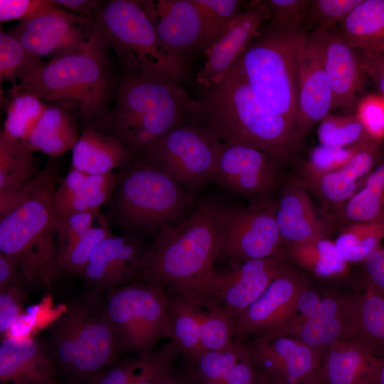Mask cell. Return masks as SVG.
Returning <instances> with one entry per match:
<instances>
[{"mask_svg":"<svg viewBox=\"0 0 384 384\" xmlns=\"http://www.w3.org/2000/svg\"><path fill=\"white\" fill-rule=\"evenodd\" d=\"M221 208L203 201L180 221L161 227L143 252L137 281L191 299H208L218 272Z\"/></svg>","mask_w":384,"mask_h":384,"instance_id":"1","label":"cell"},{"mask_svg":"<svg viewBox=\"0 0 384 384\" xmlns=\"http://www.w3.org/2000/svg\"><path fill=\"white\" fill-rule=\"evenodd\" d=\"M203 106L180 84L142 72H121L114 102L93 125L144 155L177 127L202 120Z\"/></svg>","mask_w":384,"mask_h":384,"instance_id":"2","label":"cell"},{"mask_svg":"<svg viewBox=\"0 0 384 384\" xmlns=\"http://www.w3.org/2000/svg\"><path fill=\"white\" fill-rule=\"evenodd\" d=\"M111 50L95 23L82 45L45 62L17 85L43 101L65 108L83 127L93 125L111 106L119 80Z\"/></svg>","mask_w":384,"mask_h":384,"instance_id":"3","label":"cell"},{"mask_svg":"<svg viewBox=\"0 0 384 384\" xmlns=\"http://www.w3.org/2000/svg\"><path fill=\"white\" fill-rule=\"evenodd\" d=\"M55 159L50 158L30 183L18 206L0 218V254L15 262L26 285H50L58 274L60 220L54 203L59 182Z\"/></svg>","mask_w":384,"mask_h":384,"instance_id":"4","label":"cell"},{"mask_svg":"<svg viewBox=\"0 0 384 384\" xmlns=\"http://www.w3.org/2000/svg\"><path fill=\"white\" fill-rule=\"evenodd\" d=\"M202 93V120L221 142L255 147L281 163L300 147L297 128L260 102L235 65L219 85Z\"/></svg>","mask_w":384,"mask_h":384,"instance_id":"5","label":"cell"},{"mask_svg":"<svg viewBox=\"0 0 384 384\" xmlns=\"http://www.w3.org/2000/svg\"><path fill=\"white\" fill-rule=\"evenodd\" d=\"M306 36L303 26L266 21L235 64L260 102L296 128L299 56Z\"/></svg>","mask_w":384,"mask_h":384,"instance_id":"6","label":"cell"},{"mask_svg":"<svg viewBox=\"0 0 384 384\" xmlns=\"http://www.w3.org/2000/svg\"><path fill=\"white\" fill-rule=\"evenodd\" d=\"M48 351L58 369L87 380L116 361L117 338L101 292L91 289L52 324Z\"/></svg>","mask_w":384,"mask_h":384,"instance_id":"7","label":"cell"},{"mask_svg":"<svg viewBox=\"0 0 384 384\" xmlns=\"http://www.w3.org/2000/svg\"><path fill=\"white\" fill-rule=\"evenodd\" d=\"M112 213L129 231L148 233L182 220L194 195L164 170L142 156L120 168Z\"/></svg>","mask_w":384,"mask_h":384,"instance_id":"8","label":"cell"},{"mask_svg":"<svg viewBox=\"0 0 384 384\" xmlns=\"http://www.w3.org/2000/svg\"><path fill=\"white\" fill-rule=\"evenodd\" d=\"M95 21L117 58L121 72H142L180 84L186 65L162 48L156 23V4L151 1H105Z\"/></svg>","mask_w":384,"mask_h":384,"instance_id":"9","label":"cell"},{"mask_svg":"<svg viewBox=\"0 0 384 384\" xmlns=\"http://www.w3.org/2000/svg\"><path fill=\"white\" fill-rule=\"evenodd\" d=\"M105 308L117 338L118 353L149 356L162 338H174L166 290L143 281L107 292Z\"/></svg>","mask_w":384,"mask_h":384,"instance_id":"10","label":"cell"},{"mask_svg":"<svg viewBox=\"0 0 384 384\" xmlns=\"http://www.w3.org/2000/svg\"><path fill=\"white\" fill-rule=\"evenodd\" d=\"M221 142L203 122L171 130L142 156L193 192L213 181Z\"/></svg>","mask_w":384,"mask_h":384,"instance_id":"11","label":"cell"},{"mask_svg":"<svg viewBox=\"0 0 384 384\" xmlns=\"http://www.w3.org/2000/svg\"><path fill=\"white\" fill-rule=\"evenodd\" d=\"M219 255L238 265L252 260L285 257L274 204H222Z\"/></svg>","mask_w":384,"mask_h":384,"instance_id":"12","label":"cell"},{"mask_svg":"<svg viewBox=\"0 0 384 384\" xmlns=\"http://www.w3.org/2000/svg\"><path fill=\"white\" fill-rule=\"evenodd\" d=\"M282 164L270 154L244 144L221 142L213 181L252 205H270L265 199L278 185Z\"/></svg>","mask_w":384,"mask_h":384,"instance_id":"13","label":"cell"},{"mask_svg":"<svg viewBox=\"0 0 384 384\" xmlns=\"http://www.w3.org/2000/svg\"><path fill=\"white\" fill-rule=\"evenodd\" d=\"M256 366L270 377L290 384H321L324 353L288 334L271 332L246 346Z\"/></svg>","mask_w":384,"mask_h":384,"instance_id":"14","label":"cell"},{"mask_svg":"<svg viewBox=\"0 0 384 384\" xmlns=\"http://www.w3.org/2000/svg\"><path fill=\"white\" fill-rule=\"evenodd\" d=\"M95 23L58 6L19 22L10 33L37 56L53 58L82 45Z\"/></svg>","mask_w":384,"mask_h":384,"instance_id":"15","label":"cell"},{"mask_svg":"<svg viewBox=\"0 0 384 384\" xmlns=\"http://www.w3.org/2000/svg\"><path fill=\"white\" fill-rule=\"evenodd\" d=\"M306 286L286 262L260 297L236 318V339L263 335L283 326L294 316L298 296Z\"/></svg>","mask_w":384,"mask_h":384,"instance_id":"16","label":"cell"},{"mask_svg":"<svg viewBox=\"0 0 384 384\" xmlns=\"http://www.w3.org/2000/svg\"><path fill=\"white\" fill-rule=\"evenodd\" d=\"M156 31L164 50L186 65L195 53L206 52L215 37L192 0H163L156 3Z\"/></svg>","mask_w":384,"mask_h":384,"instance_id":"17","label":"cell"},{"mask_svg":"<svg viewBox=\"0 0 384 384\" xmlns=\"http://www.w3.org/2000/svg\"><path fill=\"white\" fill-rule=\"evenodd\" d=\"M267 19L263 1L247 4L205 52L206 61L197 75L201 90L219 85L258 34Z\"/></svg>","mask_w":384,"mask_h":384,"instance_id":"18","label":"cell"},{"mask_svg":"<svg viewBox=\"0 0 384 384\" xmlns=\"http://www.w3.org/2000/svg\"><path fill=\"white\" fill-rule=\"evenodd\" d=\"M144 249L134 235L112 233L94 249L80 277L101 292L137 281Z\"/></svg>","mask_w":384,"mask_h":384,"instance_id":"19","label":"cell"},{"mask_svg":"<svg viewBox=\"0 0 384 384\" xmlns=\"http://www.w3.org/2000/svg\"><path fill=\"white\" fill-rule=\"evenodd\" d=\"M285 257L252 260L217 272L208 299L225 306L235 318L250 306L286 264Z\"/></svg>","mask_w":384,"mask_h":384,"instance_id":"20","label":"cell"},{"mask_svg":"<svg viewBox=\"0 0 384 384\" xmlns=\"http://www.w3.org/2000/svg\"><path fill=\"white\" fill-rule=\"evenodd\" d=\"M333 110L331 89L310 33L304 38L299 56L297 129L300 139Z\"/></svg>","mask_w":384,"mask_h":384,"instance_id":"21","label":"cell"},{"mask_svg":"<svg viewBox=\"0 0 384 384\" xmlns=\"http://www.w3.org/2000/svg\"><path fill=\"white\" fill-rule=\"evenodd\" d=\"M311 33L331 89L334 110L356 105L357 95L362 89L365 75L356 50L333 29H316Z\"/></svg>","mask_w":384,"mask_h":384,"instance_id":"22","label":"cell"},{"mask_svg":"<svg viewBox=\"0 0 384 384\" xmlns=\"http://www.w3.org/2000/svg\"><path fill=\"white\" fill-rule=\"evenodd\" d=\"M58 369L48 351L33 338L3 336L1 384H56Z\"/></svg>","mask_w":384,"mask_h":384,"instance_id":"23","label":"cell"},{"mask_svg":"<svg viewBox=\"0 0 384 384\" xmlns=\"http://www.w3.org/2000/svg\"><path fill=\"white\" fill-rule=\"evenodd\" d=\"M274 207L284 247L325 237L324 226L318 218L309 196L301 186L286 184Z\"/></svg>","mask_w":384,"mask_h":384,"instance_id":"24","label":"cell"},{"mask_svg":"<svg viewBox=\"0 0 384 384\" xmlns=\"http://www.w3.org/2000/svg\"><path fill=\"white\" fill-rule=\"evenodd\" d=\"M383 154L382 142L367 138L341 168L309 180L324 202L341 207L376 166Z\"/></svg>","mask_w":384,"mask_h":384,"instance_id":"25","label":"cell"},{"mask_svg":"<svg viewBox=\"0 0 384 384\" xmlns=\"http://www.w3.org/2000/svg\"><path fill=\"white\" fill-rule=\"evenodd\" d=\"M198 384H257L261 380L247 346L235 339L224 348L203 353L195 360Z\"/></svg>","mask_w":384,"mask_h":384,"instance_id":"26","label":"cell"},{"mask_svg":"<svg viewBox=\"0 0 384 384\" xmlns=\"http://www.w3.org/2000/svg\"><path fill=\"white\" fill-rule=\"evenodd\" d=\"M380 358L362 345L341 339L324 353L319 370L321 384H371Z\"/></svg>","mask_w":384,"mask_h":384,"instance_id":"27","label":"cell"},{"mask_svg":"<svg viewBox=\"0 0 384 384\" xmlns=\"http://www.w3.org/2000/svg\"><path fill=\"white\" fill-rule=\"evenodd\" d=\"M347 320L348 301L328 297L321 299L318 309L310 317L288 322L272 332L294 336L324 353L331 344L345 338Z\"/></svg>","mask_w":384,"mask_h":384,"instance_id":"28","label":"cell"},{"mask_svg":"<svg viewBox=\"0 0 384 384\" xmlns=\"http://www.w3.org/2000/svg\"><path fill=\"white\" fill-rule=\"evenodd\" d=\"M133 159L119 139L87 125L72 148L71 164L87 174H102L122 168Z\"/></svg>","mask_w":384,"mask_h":384,"instance_id":"29","label":"cell"},{"mask_svg":"<svg viewBox=\"0 0 384 384\" xmlns=\"http://www.w3.org/2000/svg\"><path fill=\"white\" fill-rule=\"evenodd\" d=\"M344 339L355 341L377 357L384 356V296L368 285L361 294L348 300Z\"/></svg>","mask_w":384,"mask_h":384,"instance_id":"30","label":"cell"},{"mask_svg":"<svg viewBox=\"0 0 384 384\" xmlns=\"http://www.w3.org/2000/svg\"><path fill=\"white\" fill-rule=\"evenodd\" d=\"M78 123L65 108L50 103L30 135L21 142L32 152L57 158L72 149L76 143L79 137Z\"/></svg>","mask_w":384,"mask_h":384,"instance_id":"31","label":"cell"},{"mask_svg":"<svg viewBox=\"0 0 384 384\" xmlns=\"http://www.w3.org/2000/svg\"><path fill=\"white\" fill-rule=\"evenodd\" d=\"M338 25L354 49L384 53V0H362Z\"/></svg>","mask_w":384,"mask_h":384,"instance_id":"32","label":"cell"},{"mask_svg":"<svg viewBox=\"0 0 384 384\" xmlns=\"http://www.w3.org/2000/svg\"><path fill=\"white\" fill-rule=\"evenodd\" d=\"M284 256L299 267L321 278L345 274L348 262L341 255L335 242L325 237L284 247Z\"/></svg>","mask_w":384,"mask_h":384,"instance_id":"33","label":"cell"},{"mask_svg":"<svg viewBox=\"0 0 384 384\" xmlns=\"http://www.w3.org/2000/svg\"><path fill=\"white\" fill-rule=\"evenodd\" d=\"M41 170L33 152L21 142L0 132V193L18 191L31 182Z\"/></svg>","mask_w":384,"mask_h":384,"instance_id":"34","label":"cell"},{"mask_svg":"<svg viewBox=\"0 0 384 384\" xmlns=\"http://www.w3.org/2000/svg\"><path fill=\"white\" fill-rule=\"evenodd\" d=\"M348 223L384 219V152L361 189L341 207Z\"/></svg>","mask_w":384,"mask_h":384,"instance_id":"35","label":"cell"},{"mask_svg":"<svg viewBox=\"0 0 384 384\" xmlns=\"http://www.w3.org/2000/svg\"><path fill=\"white\" fill-rule=\"evenodd\" d=\"M167 310L174 338L181 352L193 361L206 352L200 338L199 321L192 299L167 292Z\"/></svg>","mask_w":384,"mask_h":384,"instance_id":"36","label":"cell"},{"mask_svg":"<svg viewBox=\"0 0 384 384\" xmlns=\"http://www.w3.org/2000/svg\"><path fill=\"white\" fill-rule=\"evenodd\" d=\"M192 300L205 351L224 348L236 339V319L225 306L211 299Z\"/></svg>","mask_w":384,"mask_h":384,"instance_id":"37","label":"cell"},{"mask_svg":"<svg viewBox=\"0 0 384 384\" xmlns=\"http://www.w3.org/2000/svg\"><path fill=\"white\" fill-rule=\"evenodd\" d=\"M8 94L3 130L13 138L23 142L38 122L47 105L34 95L21 89L17 82H12Z\"/></svg>","mask_w":384,"mask_h":384,"instance_id":"38","label":"cell"},{"mask_svg":"<svg viewBox=\"0 0 384 384\" xmlns=\"http://www.w3.org/2000/svg\"><path fill=\"white\" fill-rule=\"evenodd\" d=\"M384 239V219L347 224L339 233L335 244L349 262H364Z\"/></svg>","mask_w":384,"mask_h":384,"instance_id":"39","label":"cell"},{"mask_svg":"<svg viewBox=\"0 0 384 384\" xmlns=\"http://www.w3.org/2000/svg\"><path fill=\"white\" fill-rule=\"evenodd\" d=\"M119 183L118 174L110 172L87 174L77 193L63 210L60 220L80 212L100 215V209L112 198Z\"/></svg>","mask_w":384,"mask_h":384,"instance_id":"40","label":"cell"},{"mask_svg":"<svg viewBox=\"0 0 384 384\" xmlns=\"http://www.w3.org/2000/svg\"><path fill=\"white\" fill-rule=\"evenodd\" d=\"M45 62L10 32H0V79L19 81Z\"/></svg>","mask_w":384,"mask_h":384,"instance_id":"41","label":"cell"},{"mask_svg":"<svg viewBox=\"0 0 384 384\" xmlns=\"http://www.w3.org/2000/svg\"><path fill=\"white\" fill-rule=\"evenodd\" d=\"M99 225H94L81 238L73 244L56 260L58 273L81 276L88 259L96 246L112 234L107 220L100 215Z\"/></svg>","mask_w":384,"mask_h":384,"instance_id":"42","label":"cell"},{"mask_svg":"<svg viewBox=\"0 0 384 384\" xmlns=\"http://www.w3.org/2000/svg\"><path fill=\"white\" fill-rule=\"evenodd\" d=\"M322 145L332 147H347L370 138L356 115L329 114L320 122L317 130Z\"/></svg>","mask_w":384,"mask_h":384,"instance_id":"43","label":"cell"},{"mask_svg":"<svg viewBox=\"0 0 384 384\" xmlns=\"http://www.w3.org/2000/svg\"><path fill=\"white\" fill-rule=\"evenodd\" d=\"M362 0H309L305 27L314 30L333 29L338 25Z\"/></svg>","mask_w":384,"mask_h":384,"instance_id":"44","label":"cell"},{"mask_svg":"<svg viewBox=\"0 0 384 384\" xmlns=\"http://www.w3.org/2000/svg\"><path fill=\"white\" fill-rule=\"evenodd\" d=\"M361 143L347 147H332L321 144L314 148L306 165V172L309 180L341 168L357 151Z\"/></svg>","mask_w":384,"mask_h":384,"instance_id":"45","label":"cell"},{"mask_svg":"<svg viewBox=\"0 0 384 384\" xmlns=\"http://www.w3.org/2000/svg\"><path fill=\"white\" fill-rule=\"evenodd\" d=\"M181 353L175 342L164 344L146 357L145 364L131 384H159L171 371L173 363Z\"/></svg>","mask_w":384,"mask_h":384,"instance_id":"46","label":"cell"},{"mask_svg":"<svg viewBox=\"0 0 384 384\" xmlns=\"http://www.w3.org/2000/svg\"><path fill=\"white\" fill-rule=\"evenodd\" d=\"M192 1L206 18L215 40L249 4L240 0Z\"/></svg>","mask_w":384,"mask_h":384,"instance_id":"47","label":"cell"},{"mask_svg":"<svg viewBox=\"0 0 384 384\" xmlns=\"http://www.w3.org/2000/svg\"><path fill=\"white\" fill-rule=\"evenodd\" d=\"M356 115L363 124L367 135L382 142L384 139V96L368 94L356 103Z\"/></svg>","mask_w":384,"mask_h":384,"instance_id":"48","label":"cell"},{"mask_svg":"<svg viewBox=\"0 0 384 384\" xmlns=\"http://www.w3.org/2000/svg\"><path fill=\"white\" fill-rule=\"evenodd\" d=\"M26 284L18 279L0 292V333L4 336L23 315Z\"/></svg>","mask_w":384,"mask_h":384,"instance_id":"49","label":"cell"},{"mask_svg":"<svg viewBox=\"0 0 384 384\" xmlns=\"http://www.w3.org/2000/svg\"><path fill=\"white\" fill-rule=\"evenodd\" d=\"M58 6L55 0H0V21L21 22Z\"/></svg>","mask_w":384,"mask_h":384,"instance_id":"50","label":"cell"},{"mask_svg":"<svg viewBox=\"0 0 384 384\" xmlns=\"http://www.w3.org/2000/svg\"><path fill=\"white\" fill-rule=\"evenodd\" d=\"M267 14V22L292 23L305 27L309 0L263 1Z\"/></svg>","mask_w":384,"mask_h":384,"instance_id":"51","label":"cell"},{"mask_svg":"<svg viewBox=\"0 0 384 384\" xmlns=\"http://www.w3.org/2000/svg\"><path fill=\"white\" fill-rule=\"evenodd\" d=\"M98 215L89 212H80L70 214L61 219L58 225V256L92 228L94 226L93 220Z\"/></svg>","mask_w":384,"mask_h":384,"instance_id":"52","label":"cell"},{"mask_svg":"<svg viewBox=\"0 0 384 384\" xmlns=\"http://www.w3.org/2000/svg\"><path fill=\"white\" fill-rule=\"evenodd\" d=\"M146 357L115 361L91 376L88 384H131L145 364Z\"/></svg>","mask_w":384,"mask_h":384,"instance_id":"53","label":"cell"},{"mask_svg":"<svg viewBox=\"0 0 384 384\" xmlns=\"http://www.w3.org/2000/svg\"><path fill=\"white\" fill-rule=\"evenodd\" d=\"M87 175V174L72 169L60 184L57 186L54 193V203L60 220L63 210L82 185Z\"/></svg>","mask_w":384,"mask_h":384,"instance_id":"54","label":"cell"},{"mask_svg":"<svg viewBox=\"0 0 384 384\" xmlns=\"http://www.w3.org/2000/svg\"><path fill=\"white\" fill-rule=\"evenodd\" d=\"M360 65L375 83L384 96V53H371L356 50Z\"/></svg>","mask_w":384,"mask_h":384,"instance_id":"55","label":"cell"},{"mask_svg":"<svg viewBox=\"0 0 384 384\" xmlns=\"http://www.w3.org/2000/svg\"><path fill=\"white\" fill-rule=\"evenodd\" d=\"M363 262L368 285L384 294V247L380 246Z\"/></svg>","mask_w":384,"mask_h":384,"instance_id":"56","label":"cell"},{"mask_svg":"<svg viewBox=\"0 0 384 384\" xmlns=\"http://www.w3.org/2000/svg\"><path fill=\"white\" fill-rule=\"evenodd\" d=\"M321 299L316 292L305 287L297 299L295 314L288 322L300 321L312 316L318 309Z\"/></svg>","mask_w":384,"mask_h":384,"instance_id":"57","label":"cell"},{"mask_svg":"<svg viewBox=\"0 0 384 384\" xmlns=\"http://www.w3.org/2000/svg\"><path fill=\"white\" fill-rule=\"evenodd\" d=\"M55 1L65 10L93 20L105 2L99 0H55Z\"/></svg>","mask_w":384,"mask_h":384,"instance_id":"58","label":"cell"},{"mask_svg":"<svg viewBox=\"0 0 384 384\" xmlns=\"http://www.w3.org/2000/svg\"><path fill=\"white\" fill-rule=\"evenodd\" d=\"M21 279L18 269L9 257L0 254V292Z\"/></svg>","mask_w":384,"mask_h":384,"instance_id":"59","label":"cell"},{"mask_svg":"<svg viewBox=\"0 0 384 384\" xmlns=\"http://www.w3.org/2000/svg\"><path fill=\"white\" fill-rule=\"evenodd\" d=\"M159 384H194L186 379L174 375L171 371L164 378Z\"/></svg>","mask_w":384,"mask_h":384,"instance_id":"60","label":"cell"},{"mask_svg":"<svg viewBox=\"0 0 384 384\" xmlns=\"http://www.w3.org/2000/svg\"><path fill=\"white\" fill-rule=\"evenodd\" d=\"M379 358V365L371 384H384V356Z\"/></svg>","mask_w":384,"mask_h":384,"instance_id":"61","label":"cell"},{"mask_svg":"<svg viewBox=\"0 0 384 384\" xmlns=\"http://www.w3.org/2000/svg\"><path fill=\"white\" fill-rule=\"evenodd\" d=\"M269 384H290V383L270 377Z\"/></svg>","mask_w":384,"mask_h":384,"instance_id":"62","label":"cell"},{"mask_svg":"<svg viewBox=\"0 0 384 384\" xmlns=\"http://www.w3.org/2000/svg\"><path fill=\"white\" fill-rule=\"evenodd\" d=\"M257 384H262V381H260V383H258Z\"/></svg>","mask_w":384,"mask_h":384,"instance_id":"63","label":"cell"},{"mask_svg":"<svg viewBox=\"0 0 384 384\" xmlns=\"http://www.w3.org/2000/svg\"><path fill=\"white\" fill-rule=\"evenodd\" d=\"M56 384H58V383H56Z\"/></svg>","mask_w":384,"mask_h":384,"instance_id":"64","label":"cell"}]
</instances>
